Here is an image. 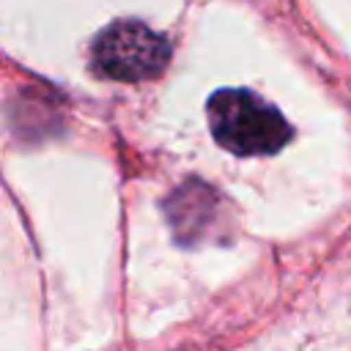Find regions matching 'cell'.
<instances>
[{"mask_svg": "<svg viewBox=\"0 0 351 351\" xmlns=\"http://www.w3.org/2000/svg\"><path fill=\"white\" fill-rule=\"evenodd\" d=\"M208 126L214 140L239 156H263L291 140L282 112L244 88H225L208 99Z\"/></svg>", "mask_w": 351, "mask_h": 351, "instance_id": "cell-1", "label": "cell"}, {"mask_svg": "<svg viewBox=\"0 0 351 351\" xmlns=\"http://www.w3.org/2000/svg\"><path fill=\"white\" fill-rule=\"evenodd\" d=\"M170 60V44L143 22L121 19L101 30L93 44V66L112 80H145Z\"/></svg>", "mask_w": 351, "mask_h": 351, "instance_id": "cell-2", "label": "cell"}]
</instances>
